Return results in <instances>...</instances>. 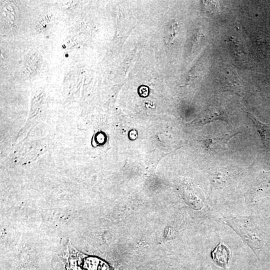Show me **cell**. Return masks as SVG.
<instances>
[{"label": "cell", "instance_id": "1", "mask_svg": "<svg viewBox=\"0 0 270 270\" xmlns=\"http://www.w3.org/2000/svg\"><path fill=\"white\" fill-rule=\"evenodd\" d=\"M244 168L222 167L212 169L209 172V178L212 184L216 188H223L235 180L243 172Z\"/></svg>", "mask_w": 270, "mask_h": 270}, {"label": "cell", "instance_id": "2", "mask_svg": "<svg viewBox=\"0 0 270 270\" xmlns=\"http://www.w3.org/2000/svg\"><path fill=\"white\" fill-rule=\"evenodd\" d=\"M239 132L234 134H221L216 136H208L202 140L205 149L210 152H216L226 149L228 142Z\"/></svg>", "mask_w": 270, "mask_h": 270}, {"label": "cell", "instance_id": "3", "mask_svg": "<svg viewBox=\"0 0 270 270\" xmlns=\"http://www.w3.org/2000/svg\"><path fill=\"white\" fill-rule=\"evenodd\" d=\"M218 120L230 123L228 116L222 108L217 106H210L200 114L198 123L204 125Z\"/></svg>", "mask_w": 270, "mask_h": 270}, {"label": "cell", "instance_id": "4", "mask_svg": "<svg viewBox=\"0 0 270 270\" xmlns=\"http://www.w3.org/2000/svg\"><path fill=\"white\" fill-rule=\"evenodd\" d=\"M220 85L224 90L230 91L239 96L242 94V88L234 72L228 70L222 76Z\"/></svg>", "mask_w": 270, "mask_h": 270}, {"label": "cell", "instance_id": "5", "mask_svg": "<svg viewBox=\"0 0 270 270\" xmlns=\"http://www.w3.org/2000/svg\"><path fill=\"white\" fill-rule=\"evenodd\" d=\"M247 114L260 134L263 145L270 150V124L261 122L249 112Z\"/></svg>", "mask_w": 270, "mask_h": 270}, {"label": "cell", "instance_id": "6", "mask_svg": "<svg viewBox=\"0 0 270 270\" xmlns=\"http://www.w3.org/2000/svg\"><path fill=\"white\" fill-rule=\"evenodd\" d=\"M214 261L220 267H226L228 264L230 252L228 248L221 242L211 252Z\"/></svg>", "mask_w": 270, "mask_h": 270}]
</instances>
